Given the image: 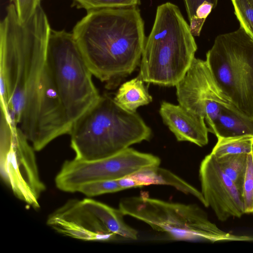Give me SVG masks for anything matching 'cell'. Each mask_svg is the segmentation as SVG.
<instances>
[{
    "instance_id": "cell-18",
    "label": "cell",
    "mask_w": 253,
    "mask_h": 253,
    "mask_svg": "<svg viewBox=\"0 0 253 253\" xmlns=\"http://www.w3.org/2000/svg\"><path fill=\"white\" fill-rule=\"evenodd\" d=\"M253 152V135L245 134L217 138L211 153L218 158L227 155Z\"/></svg>"
},
{
    "instance_id": "cell-22",
    "label": "cell",
    "mask_w": 253,
    "mask_h": 253,
    "mask_svg": "<svg viewBox=\"0 0 253 253\" xmlns=\"http://www.w3.org/2000/svg\"><path fill=\"white\" fill-rule=\"evenodd\" d=\"M242 198L245 213H253V152L248 155Z\"/></svg>"
},
{
    "instance_id": "cell-25",
    "label": "cell",
    "mask_w": 253,
    "mask_h": 253,
    "mask_svg": "<svg viewBox=\"0 0 253 253\" xmlns=\"http://www.w3.org/2000/svg\"><path fill=\"white\" fill-rule=\"evenodd\" d=\"M42 0H10L15 6L22 23L28 21L34 14Z\"/></svg>"
},
{
    "instance_id": "cell-3",
    "label": "cell",
    "mask_w": 253,
    "mask_h": 253,
    "mask_svg": "<svg viewBox=\"0 0 253 253\" xmlns=\"http://www.w3.org/2000/svg\"><path fill=\"white\" fill-rule=\"evenodd\" d=\"M69 134L75 159L91 161L148 141L152 130L136 112L122 109L113 98L103 94L73 123Z\"/></svg>"
},
{
    "instance_id": "cell-26",
    "label": "cell",
    "mask_w": 253,
    "mask_h": 253,
    "mask_svg": "<svg viewBox=\"0 0 253 253\" xmlns=\"http://www.w3.org/2000/svg\"><path fill=\"white\" fill-rule=\"evenodd\" d=\"M189 20H190L196 13L198 6L203 2L206 1L211 3L215 8L217 4L218 0H184Z\"/></svg>"
},
{
    "instance_id": "cell-4",
    "label": "cell",
    "mask_w": 253,
    "mask_h": 253,
    "mask_svg": "<svg viewBox=\"0 0 253 253\" xmlns=\"http://www.w3.org/2000/svg\"><path fill=\"white\" fill-rule=\"evenodd\" d=\"M197 49L178 6L169 2L160 5L145 41L139 74L146 83L175 86L190 68Z\"/></svg>"
},
{
    "instance_id": "cell-6",
    "label": "cell",
    "mask_w": 253,
    "mask_h": 253,
    "mask_svg": "<svg viewBox=\"0 0 253 253\" xmlns=\"http://www.w3.org/2000/svg\"><path fill=\"white\" fill-rule=\"evenodd\" d=\"M179 104L203 117L217 138L253 135V120L244 114L217 83L206 60L194 58L175 85Z\"/></svg>"
},
{
    "instance_id": "cell-23",
    "label": "cell",
    "mask_w": 253,
    "mask_h": 253,
    "mask_svg": "<svg viewBox=\"0 0 253 253\" xmlns=\"http://www.w3.org/2000/svg\"><path fill=\"white\" fill-rule=\"evenodd\" d=\"M80 8L87 11L105 8L136 6L139 0H72Z\"/></svg>"
},
{
    "instance_id": "cell-16",
    "label": "cell",
    "mask_w": 253,
    "mask_h": 253,
    "mask_svg": "<svg viewBox=\"0 0 253 253\" xmlns=\"http://www.w3.org/2000/svg\"><path fill=\"white\" fill-rule=\"evenodd\" d=\"M130 176L137 181L140 187L151 184L170 186L184 194L192 195L205 206L204 198L201 191L171 171L159 166L143 169Z\"/></svg>"
},
{
    "instance_id": "cell-9",
    "label": "cell",
    "mask_w": 253,
    "mask_h": 253,
    "mask_svg": "<svg viewBox=\"0 0 253 253\" xmlns=\"http://www.w3.org/2000/svg\"><path fill=\"white\" fill-rule=\"evenodd\" d=\"M0 171L14 196L35 209L45 190L41 179L35 149L8 110L1 108Z\"/></svg>"
},
{
    "instance_id": "cell-15",
    "label": "cell",
    "mask_w": 253,
    "mask_h": 253,
    "mask_svg": "<svg viewBox=\"0 0 253 253\" xmlns=\"http://www.w3.org/2000/svg\"><path fill=\"white\" fill-rule=\"evenodd\" d=\"M82 202L111 233L118 237L137 239V231L126 223L124 219L125 215L119 209H115L90 198H85Z\"/></svg>"
},
{
    "instance_id": "cell-7",
    "label": "cell",
    "mask_w": 253,
    "mask_h": 253,
    "mask_svg": "<svg viewBox=\"0 0 253 253\" xmlns=\"http://www.w3.org/2000/svg\"><path fill=\"white\" fill-rule=\"evenodd\" d=\"M46 63L66 115L73 125L101 95L73 33L51 29Z\"/></svg>"
},
{
    "instance_id": "cell-19",
    "label": "cell",
    "mask_w": 253,
    "mask_h": 253,
    "mask_svg": "<svg viewBox=\"0 0 253 253\" xmlns=\"http://www.w3.org/2000/svg\"><path fill=\"white\" fill-rule=\"evenodd\" d=\"M248 155L230 154L215 157L222 171L232 181L241 195L247 169Z\"/></svg>"
},
{
    "instance_id": "cell-2",
    "label": "cell",
    "mask_w": 253,
    "mask_h": 253,
    "mask_svg": "<svg viewBox=\"0 0 253 253\" xmlns=\"http://www.w3.org/2000/svg\"><path fill=\"white\" fill-rule=\"evenodd\" d=\"M51 29L41 5L28 21L22 23L11 3L0 21V103L17 124L25 97L46 66Z\"/></svg>"
},
{
    "instance_id": "cell-20",
    "label": "cell",
    "mask_w": 253,
    "mask_h": 253,
    "mask_svg": "<svg viewBox=\"0 0 253 253\" xmlns=\"http://www.w3.org/2000/svg\"><path fill=\"white\" fill-rule=\"evenodd\" d=\"M231 1L240 27L253 40V7L247 0H231Z\"/></svg>"
},
{
    "instance_id": "cell-21",
    "label": "cell",
    "mask_w": 253,
    "mask_h": 253,
    "mask_svg": "<svg viewBox=\"0 0 253 253\" xmlns=\"http://www.w3.org/2000/svg\"><path fill=\"white\" fill-rule=\"evenodd\" d=\"M122 190L118 180H109L86 183L79 187L78 192L88 197H93Z\"/></svg>"
},
{
    "instance_id": "cell-8",
    "label": "cell",
    "mask_w": 253,
    "mask_h": 253,
    "mask_svg": "<svg viewBox=\"0 0 253 253\" xmlns=\"http://www.w3.org/2000/svg\"><path fill=\"white\" fill-rule=\"evenodd\" d=\"M206 61L235 105L253 120V40L241 27L219 35Z\"/></svg>"
},
{
    "instance_id": "cell-10",
    "label": "cell",
    "mask_w": 253,
    "mask_h": 253,
    "mask_svg": "<svg viewBox=\"0 0 253 253\" xmlns=\"http://www.w3.org/2000/svg\"><path fill=\"white\" fill-rule=\"evenodd\" d=\"M17 125L36 151L70 132L72 124L61 103L47 63L25 97Z\"/></svg>"
},
{
    "instance_id": "cell-11",
    "label": "cell",
    "mask_w": 253,
    "mask_h": 253,
    "mask_svg": "<svg viewBox=\"0 0 253 253\" xmlns=\"http://www.w3.org/2000/svg\"><path fill=\"white\" fill-rule=\"evenodd\" d=\"M160 158L127 148L119 153L91 161L74 159L66 161L55 178L56 187L66 192H78L88 182L118 180L148 168L159 166Z\"/></svg>"
},
{
    "instance_id": "cell-28",
    "label": "cell",
    "mask_w": 253,
    "mask_h": 253,
    "mask_svg": "<svg viewBox=\"0 0 253 253\" xmlns=\"http://www.w3.org/2000/svg\"><path fill=\"white\" fill-rule=\"evenodd\" d=\"M251 5L253 7V0H247Z\"/></svg>"
},
{
    "instance_id": "cell-12",
    "label": "cell",
    "mask_w": 253,
    "mask_h": 253,
    "mask_svg": "<svg viewBox=\"0 0 253 253\" xmlns=\"http://www.w3.org/2000/svg\"><path fill=\"white\" fill-rule=\"evenodd\" d=\"M199 178L205 206L210 207L219 220L239 218L245 214L241 193L211 153L201 162Z\"/></svg>"
},
{
    "instance_id": "cell-5",
    "label": "cell",
    "mask_w": 253,
    "mask_h": 253,
    "mask_svg": "<svg viewBox=\"0 0 253 253\" xmlns=\"http://www.w3.org/2000/svg\"><path fill=\"white\" fill-rule=\"evenodd\" d=\"M119 209L124 215L145 222L172 240L212 243L253 241V236L236 235L220 229L196 204L168 202L141 195L123 198Z\"/></svg>"
},
{
    "instance_id": "cell-14",
    "label": "cell",
    "mask_w": 253,
    "mask_h": 253,
    "mask_svg": "<svg viewBox=\"0 0 253 253\" xmlns=\"http://www.w3.org/2000/svg\"><path fill=\"white\" fill-rule=\"evenodd\" d=\"M160 114L178 141H188L203 147L208 143L207 126L205 119L181 105L163 101Z\"/></svg>"
},
{
    "instance_id": "cell-24",
    "label": "cell",
    "mask_w": 253,
    "mask_h": 253,
    "mask_svg": "<svg viewBox=\"0 0 253 253\" xmlns=\"http://www.w3.org/2000/svg\"><path fill=\"white\" fill-rule=\"evenodd\" d=\"M212 8L213 5L206 1L198 6L195 15L189 20L190 31L193 36H199L205 21Z\"/></svg>"
},
{
    "instance_id": "cell-13",
    "label": "cell",
    "mask_w": 253,
    "mask_h": 253,
    "mask_svg": "<svg viewBox=\"0 0 253 253\" xmlns=\"http://www.w3.org/2000/svg\"><path fill=\"white\" fill-rule=\"evenodd\" d=\"M46 223L63 235L84 241L110 242L118 237L108 230L82 200L67 201L48 216Z\"/></svg>"
},
{
    "instance_id": "cell-27",
    "label": "cell",
    "mask_w": 253,
    "mask_h": 253,
    "mask_svg": "<svg viewBox=\"0 0 253 253\" xmlns=\"http://www.w3.org/2000/svg\"><path fill=\"white\" fill-rule=\"evenodd\" d=\"M118 183L124 190L140 187L137 181L131 176H128L118 180Z\"/></svg>"
},
{
    "instance_id": "cell-17",
    "label": "cell",
    "mask_w": 253,
    "mask_h": 253,
    "mask_svg": "<svg viewBox=\"0 0 253 253\" xmlns=\"http://www.w3.org/2000/svg\"><path fill=\"white\" fill-rule=\"evenodd\" d=\"M144 82L139 74L135 78L123 83L113 98L116 103L130 112H136L138 107L149 104L152 97Z\"/></svg>"
},
{
    "instance_id": "cell-1",
    "label": "cell",
    "mask_w": 253,
    "mask_h": 253,
    "mask_svg": "<svg viewBox=\"0 0 253 253\" xmlns=\"http://www.w3.org/2000/svg\"><path fill=\"white\" fill-rule=\"evenodd\" d=\"M72 33L93 76L108 85L140 63L146 39L136 6L88 11Z\"/></svg>"
}]
</instances>
